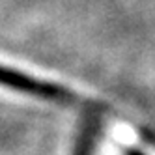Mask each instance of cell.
Masks as SVG:
<instances>
[{"label":"cell","mask_w":155,"mask_h":155,"mask_svg":"<svg viewBox=\"0 0 155 155\" xmlns=\"http://www.w3.org/2000/svg\"><path fill=\"white\" fill-rule=\"evenodd\" d=\"M0 88H8L12 92H19L28 97L43 99V101L58 103L64 107L79 108L81 112H99V114L112 112L107 105L94 101L90 97H82L62 84L51 82V81H41L38 77L26 75L23 71L8 68V65H2V64H0Z\"/></svg>","instance_id":"6da1fadb"},{"label":"cell","mask_w":155,"mask_h":155,"mask_svg":"<svg viewBox=\"0 0 155 155\" xmlns=\"http://www.w3.org/2000/svg\"><path fill=\"white\" fill-rule=\"evenodd\" d=\"M82 124L79 129V137L75 142V155H94L95 144L101 131V114L82 112Z\"/></svg>","instance_id":"7a4b0ae2"},{"label":"cell","mask_w":155,"mask_h":155,"mask_svg":"<svg viewBox=\"0 0 155 155\" xmlns=\"http://www.w3.org/2000/svg\"><path fill=\"white\" fill-rule=\"evenodd\" d=\"M125 155H144V153H142L140 150H137V148H129Z\"/></svg>","instance_id":"3957f363"}]
</instances>
